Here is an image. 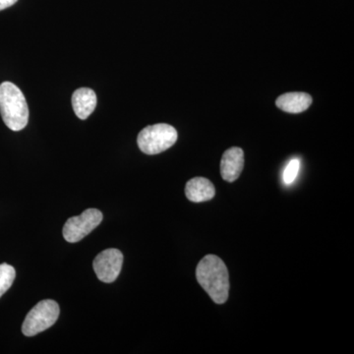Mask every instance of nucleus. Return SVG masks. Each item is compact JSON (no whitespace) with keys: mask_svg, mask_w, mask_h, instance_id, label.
<instances>
[{"mask_svg":"<svg viewBox=\"0 0 354 354\" xmlns=\"http://www.w3.org/2000/svg\"><path fill=\"white\" fill-rule=\"evenodd\" d=\"M300 162L297 158H293L291 160L288 165H286L285 172H283V181L286 184H290L295 183L297 179L298 172H299Z\"/></svg>","mask_w":354,"mask_h":354,"instance_id":"12","label":"nucleus"},{"mask_svg":"<svg viewBox=\"0 0 354 354\" xmlns=\"http://www.w3.org/2000/svg\"><path fill=\"white\" fill-rule=\"evenodd\" d=\"M16 272L12 266L0 264V297L12 286Z\"/></svg>","mask_w":354,"mask_h":354,"instance_id":"11","label":"nucleus"},{"mask_svg":"<svg viewBox=\"0 0 354 354\" xmlns=\"http://www.w3.org/2000/svg\"><path fill=\"white\" fill-rule=\"evenodd\" d=\"M185 194L191 202L209 201L215 197V186L205 177H194L186 184Z\"/></svg>","mask_w":354,"mask_h":354,"instance_id":"8","label":"nucleus"},{"mask_svg":"<svg viewBox=\"0 0 354 354\" xmlns=\"http://www.w3.org/2000/svg\"><path fill=\"white\" fill-rule=\"evenodd\" d=\"M59 316V306L55 300H43L39 302L26 316L22 332L26 337L34 335L50 329L57 322Z\"/></svg>","mask_w":354,"mask_h":354,"instance_id":"4","label":"nucleus"},{"mask_svg":"<svg viewBox=\"0 0 354 354\" xmlns=\"http://www.w3.org/2000/svg\"><path fill=\"white\" fill-rule=\"evenodd\" d=\"M97 95L92 88H80L72 95V106L80 120H87L97 106Z\"/></svg>","mask_w":354,"mask_h":354,"instance_id":"9","label":"nucleus"},{"mask_svg":"<svg viewBox=\"0 0 354 354\" xmlns=\"http://www.w3.org/2000/svg\"><path fill=\"white\" fill-rule=\"evenodd\" d=\"M102 213L97 209H87L80 216H72L65 223L64 237L69 243H76L90 234L102 223Z\"/></svg>","mask_w":354,"mask_h":354,"instance_id":"5","label":"nucleus"},{"mask_svg":"<svg viewBox=\"0 0 354 354\" xmlns=\"http://www.w3.org/2000/svg\"><path fill=\"white\" fill-rule=\"evenodd\" d=\"M123 255L118 249H106L95 258L93 267L97 279L102 283H113L120 276Z\"/></svg>","mask_w":354,"mask_h":354,"instance_id":"6","label":"nucleus"},{"mask_svg":"<svg viewBox=\"0 0 354 354\" xmlns=\"http://www.w3.org/2000/svg\"><path fill=\"white\" fill-rule=\"evenodd\" d=\"M18 0H0V11L14 6Z\"/></svg>","mask_w":354,"mask_h":354,"instance_id":"13","label":"nucleus"},{"mask_svg":"<svg viewBox=\"0 0 354 354\" xmlns=\"http://www.w3.org/2000/svg\"><path fill=\"white\" fill-rule=\"evenodd\" d=\"M276 104L279 109L286 113H304L311 106L312 97L306 93H286L279 95Z\"/></svg>","mask_w":354,"mask_h":354,"instance_id":"10","label":"nucleus"},{"mask_svg":"<svg viewBox=\"0 0 354 354\" xmlns=\"http://www.w3.org/2000/svg\"><path fill=\"white\" fill-rule=\"evenodd\" d=\"M199 285L216 304L227 302L230 293V274L225 262L216 255H207L197 266Z\"/></svg>","mask_w":354,"mask_h":354,"instance_id":"1","label":"nucleus"},{"mask_svg":"<svg viewBox=\"0 0 354 354\" xmlns=\"http://www.w3.org/2000/svg\"><path fill=\"white\" fill-rule=\"evenodd\" d=\"M177 131L171 125L160 124L147 127L139 133L137 143L140 150L147 155H158L171 148L177 141Z\"/></svg>","mask_w":354,"mask_h":354,"instance_id":"3","label":"nucleus"},{"mask_svg":"<svg viewBox=\"0 0 354 354\" xmlns=\"http://www.w3.org/2000/svg\"><path fill=\"white\" fill-rule=\"evenodd\" d=\"M243 167L244 153L242 149L234 147L223 153L221 162V174L223 180L234 183L241 176Z\"/></svg>","mask_w":354,"mask_h":354,"instance_id":"7","label":"nucleus"},{"mask_svg":"<svg viewBox=\"0 0 354 354\" xmlns=\"http://www.w3.org/2000/svg\"><path fill=\"white\" fill-rule=\"evenodd\" d=\"M0 113L9 129L21 131L29 121V108L22 91L15 84L0 85Z\"/></svg>","mask_w":354,"mask_h":354,"instance_id":"2","label":"nucleus"}]
</instances>
